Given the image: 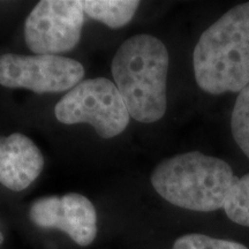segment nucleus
Returning <instances> with one entry per match:
<instances>
[{"mask_svg": "<svg viewBox=\"0 0 249 249\" xmlns=\"http://www.w3.org/2000/svg\"><path fill=\"white\" fill-rule=\"evenodd\" d=\"M170 57L157 37L139 34L124 40L112 59L111 71L129 116L152 124L165 116Z\"/></svg>", "mask_w": 249, "mask_h": 249, "instance_id": "obj_1", "label": "nucleus"}, {"mask_svg": "<svg viewBox=\"0 0 249 249\" xmlns=\"http://www.w3.org/2000/svg\"><path fill=\"white\" fill-rule=\"evenodd\" d=\"M197 86L211 95L249 85V1L223 14L202 34L193 52Z\"/></svg>", "mask_w": 249, "mask_h": 249, "instance_id": "obj_2", "label": "nucleus"}, {"mask_svg": "<svg viewBox=\"0 0 249 249\" xmlns=\"http://www.w3.org/2000/svg\"><path fill=\"white\" fill-rule=\"evenodd\" d=\"M236 177L227 161L191 151L161 160L151 173V185L165 201L186 210L223 209Z\"/></svg>", "mask_w": 249, "mask_h": 249, "instance_id": "obj_3", "label": "nucleus"}, {"mask_svg": "<svg viewBox=\"0 0 249 249\" xmlns=\"http://www.w3.org/2000/svg\"><path fill=\"white\" fill-rule=\"evenodd\" d=\"M54 116L65 124H88L107 140L123 133L130 119L119 90L107 77L81 81L57 103Z\"/></svg>", "mask_w": 249, "mask_h": 249, "instance_id": "obj_4", "label": "nucleus"}, {"mask_svg": "<svg viewBox=\"0 0 249 249\" xmlns=\"http://www.w3.org/2000/svg\"><path fill=\"white\" fill-rule=\"evenodd\" d=\"M79 0H42L24 22V42L34 54L59 55L79 44L85 23Z\"/></svg>", "mask_w": 249, "mask_h": 249, "instance_id": "obj_5", "label": "nucleus"}, {"mask_svg": "<svg viewBox=\"0 0 249 249\" xmlns=\"http://www.w3.org/2000/svg\"><path fill=\"white\" fill-rule=\"evenodd\" d=\"M85 67L61 55H0V86L36 93L70 91L85 77Z\"/></svg>", "mask_w": 249, "mask_h": 249, "instance_id": "obj_6", "label": "nucleus"}, {"mask_svg": "<svg viewBox=\"0 0 249 249\" xmlns=\"http://www.w3.org/2000/svg\"><path fill=\"white\" fill-rule=\"evenodd\" d=\"M29 219L39 229L64 232L81 247L91 245L98 232L96 208L77 193L37 198L30 205Z\"/></svg>", "mask_w": 249, "mask_h": 249, "instance_id": "obj_7", "label": "nucleus"}, {"mask_svg": "<svg viewBox=\"0 0 249 249\" xmlns=\"http://www.w3.org/2000/svg\"><path fill=\"white\" fill-rule=\"evenodd\" d=\"M44 157L28 136L13 133L0 136V183L9 191L21 192L38 178Z\"/></svg>", "mask_w": 249, "mask_h": 249, "instance_id": "obj_8", "label": "nucleus"}, {"mask_svg": "<svg viewBox=\"0 0 249 249\" xmlns=\"http://www.w3.org/2000/svg\"><path fill=\"white\" fill-rule=\"evenodd\" d=\"M141 2L136 0H83L85 14L111 29H119L133 20Z\"/></svg>", "mask_w": 249, "mask_h": 249, "instance_id": "obj_9", "label": "nucleus"}, {"mask_svg": "<svg viewBox=\"0 0 249 249\" xmlns=\"http://www.w3.org/2000/svg\"><path fill=\"white\" fill-rule=\"evenodd\" d=\"M223 209L233 223L249 227V173L236 179Z\"/></svg>", "mask_w": 249, "mask_h": 249, "instance_id": "obj_10", "label": "nucleus"}, {"mask_svg": "<svg viewBox=\"0 0 249 249\" xmlns=\"http://www.w3.org/2000/svg\"><path fill=\"white\" fill-rule=\"evenodd\" d=\"M233 139L249 158V85L239 92L231 116Z\"/></svg>", "mask_w": 249, "mask_h": 249, "instance_id": "obj_11", "label": "nucleus"}, {"mask_svg": "<svg viewBox=\"0 0 249 249\" xmlns=\"http://www.w3.org/2000/svg\"><path fill=\"white\" fill-rule=\"evenodd\" d=\"M172 249H248L239 242L217 239L205 234H185L174 241Z\"/></svg>", "mask_w": 249, "mask_h": 249, "instance_id": "obj_12", "label": "nucleus"}]
</instances>
